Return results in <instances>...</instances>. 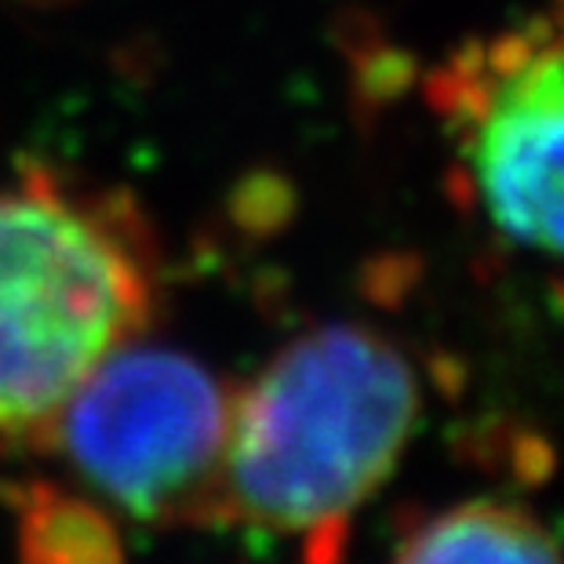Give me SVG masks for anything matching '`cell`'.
Returning a JSON list of instances; mask_svg holds the SVG:
<instances>
[{
  "instance_id": "1",
  "label": "cell",
  "mask_w": 564,
  "mask_h": 564,
  "mask_svg": "<svg viewBox=\"0 0 564 564\" xmlns=\"http://www.w3.org/2000/svg\"><path fill=\"white\" fill-rule=\"evenodd\" d=\"M161 256L128 194L55 167L0 183V459L41 452L77 387L158 314Z\"/></svg>"
},
{
  "instance_id": "2",
  "label": "cell",
  "mask_w": 564,
  "mask_h": 564,
  "mask_svg": "<svg viewBox=\"0 0 564 564\" xmlns=\"http://www.w3.org/2000/svg\"><path fill=\"white\" fill-rule=\"evenodd\" d=\"M419 379L387 335L324 324L234 393L219 524L335 539L398 466L419 423Z\"/></svg>"
},
{
  "instance_id": "3",
  "label": "cell",
  "mask_w": 564,
  "mask_h": 564,
  "mask_svg": "<svg viewBox=\"0 0 564 564\" xmlns=\"http://www.w3.org/2000/svg\"><path fill=\"white\" fill-rule=\"evenodd\" d=\"M234 387L194 354L131 339L44 437L80 491L139 524H219Z\"/></svg>"
},
{
  "instance_id": "4",
  "label": "cell",
  "mask_w": 564,
  "mask_h": 564,
  "mask_svg": "<svg viewBox=\"0 0 564 564\" xmlns=\"http://www.w3.org/2000/svg\"><path fill=\"white\" fill-rule=\"evenodd\" d=\"M466 153L488 219L564 256V37L513 47L485 84Z\"/></svg>"
},
{
  "instance_id": "5",
  "label": "cell",
  "mask_w": 564,
  "mask_h": 564,
  "mask_svg": "<svg viewBox=\"0 0 564 564\" xmlns=\"http://www.w3.org/2000/svg\"><path fill=\"white\" fill-rule=\"evenodd\" d=\"M398 564H564L557 539L528 510L481 499L441 513L408 539Z\"/></svg>"
},
{
  "instance_id": "6",
  "label": "cell",
  "mask_w": 564,
  "mask_h": 564,
  "mask_svg": "<svg viewBox=\"0 0 564 564\" xmlns=\"http://www.w3.org/2000/svg\"><path fill=\"white\" fill-rule=\"evenodd\" d=\"M22 564H121L117 518L88 491L30 488L19 499Z\"/></svg>"
},
{
  "instance_id": "7",
  "label": "cell",
  "mask_w": 564,
  "mask_h": 564,
  "mask_svg": "<svg viewBox=\"0 0 564 564\" xmlns=\"http://www.w3.org/2000/svg\"><path fill=\"white\" fill-rule=\"evenodd\" d=\"M37 4H55V0H37Z\"/></svg>"
}]
</instances>
